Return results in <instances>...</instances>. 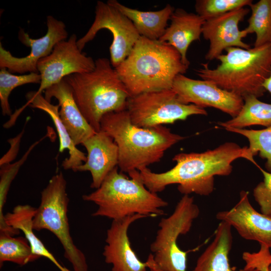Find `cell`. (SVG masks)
Returning a JSON list of instances; mask_svg holds the SVG:
<instances>
[{"label": "cell", "mask_w": 271, "mask_h": 271, "mask_svg": "<svg viewBox=\"0 0 271 271\" xmlns=\"http://www.w3.org/2000/svg\"><path fill=\"white\" fill-rule=\"evenodd\" d=\"M239 158L245 159L258 166L248 147L228 142L202 153L177 154L172 159L176 165L171 169L157 173L147 167L139 171L138 177L154 193L163 191L168 185L178 184V191L184 195L208 196L213 191L214 177L229 175L232 162Z\"/></svg>", "instance_id": "1"}, {"label": "cell", "mask_w": 271, "mask_h": 271, "mask_svg": "<svg viewBox=\"0 0 271 271\" xmlns=\"http://www.w3.org/2000/svg\"><path fill=\"white\" fill-rule=\"evenodd\" d=\"M188 68L171 45L140 36L129 54L115 69L131 97L172 89L175 77L185 73Z\"/></svg>", "instance_id": "2"}, {"label": "cell", "mask_w": 271, "mask_h": 271, "mask_svg": "<svg viewBox=\"0 0 271 271\" xmlns=\"http://www.w3.org/2000/svg\"><path fill=\"white\" fill-rule=\"evenodd\" d=\"M100 127L117 146V167L121 173L139 171L159 162L166 150L185 138L163 125L137 126L131 122L126 109L104 115Z\"/></svg>", "instance_id": "3"}, {"label": "cell", "mask_w": 271, "mask_h": 271, "mask_svg": "<svg viewBox=\"0 0 271 271\" xmlns=\"http://www.w3.org/2000/svg\"><path fill=\"white\" fill-rule=\"evenodd\" d=\"M225 51L216 59L220 62L216 68L202 63L196 74L243 98L263 96V84L271 75V43L249 49L230 47Z\"/></svg>", "instance_id": "4"}, {"label": "cell", "mask_w": 271, "mask_h": 271, "mask_svg": "<svg viewBox=\"0 0 271 271\" xmlns=\"http://www.w3.org/2000/svg\"><path fill=\"white\" fill-rule=\"evenodd\" d=\"M90 72L75 73L64 79L71 87L82 114L96 131L105 114L126 109L129 94L109 59L99 58Z\"/></svg>", "instance_id": "5"}, {"label": "cell", "mask_w": 271, "mask_h": 271, "mask_svg": "<svg viewBox=\"0 0 271 271\" xmlns=\"http://www.w3.org/2000/svg\"><path fill=\"white\" fill-rule=\"evenodd\" d=\"M118 169L114 168L94 191L82 195L84 201L97 206L93 216L117 220L135 214L145 217L165 214L162 208L168 203L145 187L138 177L139 171L128 173L129 179Z\"/></svg>", "instance_id": "6"}, {"label": "cell", "mask_w": 271, "mask_h": 271, "mask_svg": "<svg viewBox=\"0 0 271 271\" xmlns=\"http://www.w3.org/2000/svg\"><path fill=\"white\" fill-rule=\"evenodd\" d=\"M67 182L61 172L53 175L41 192V202L33 218L34 230H48L60 242L64 256L72 264L73 271H88L83 252L74 244L70 235L68 218L69 201Z\"/></svg>", "instance_id": "7"}, {"label": "cell", "mask_w": 271, "mask_h": 271, "mask_svg": "<svg viewBox=\"0 0 271 271\" xmlns=\"http://www.w3.org/2000/svg\"><path fill=\"white\" fill-rule=\"evenodd\" d=\"M199 214L193 197L184 195L173 212L161 219L155 239L150 245L153 254L146 261L151 271H186L188 251L181 249L177 239L190 230Z\"/></svg>", "instance_id": "8"}, {"label": "cell", "mask_w": 271, "mask_h": 271, "mask_svg": "<svg viewBox=\"0 0 271 271\" xmlns=\"http://www.w3.org/2000/svg\"><path fill=\"white\" fill-rule=\"evenodd\" d=\"M126 110L131 122L143 128L173 123L193 115L207 114L204 108L180 102L172 89L147 92L130 97Z\"/></svg>", "instance_id": "9"}, {"label": "cell", "mask_w": 271, "mask_h": 271, "mask_svg": "<svg viewBox=\"0 0 271 271\" xmlns=\"http://www.w3.org/2000/svg\"><path fill=\"white\" fill-rule=\"evenodd\" d=\"M94 22L87 33L77 42L82 51L86 44L92 40L98 31L107 29L112 34L109 47L110 61L113 68L118 66L129 54L140 37L132 22L115 7L97 1Z\"/></svg>", "instance_id": "10"}, {"label": "cell", "mask_w": 271, "mask_h": 271, "mask_svg": "<svg viewBox=\"0 0 271 271\" xmlns=\"http://www.w3.org/2000/svg\"><path fill=\"white\" fill-rule=\"evenodd\" d=\"M77 40L76 34H73L68 40L57 43L49 55L38 61L37 70L41 79L38 89L33 91L35 95L41 94L68 75L94 69L95 61L79 50Z\"/></svg>", "instance_id": "11"}, {"label": "cell", "mask_w": 271, "mask_h": 271, "mask_svg": "<svg viewBox=\"0 0 271 271\" xmlns=\"http://www.w3.org/2000/svg\"><path fill=\"white\" fill-rule=\"evenodd\" d=\"M46 24L47 33L38 39H32L23 29L19 31V41L31 48L30 53L25 57L13 56L10 51L4 49L1 42L0 68H6L12 73H38V61L49 55L57 43L66 40L68 37V32L63 22L52 16H48Z\"/></svg>", "instance_id": "12"}, {"label": "cell", "mask_w": 271, "mask_h": 271, "mask_svg": "<svg viewBox=\"0 0 271 271\" xmlns=\"http://www.w3.org/2000/svg\"><path fill=\"white\" fill-rule=\"evenodd\" d=\"M172 89L183 104H193L202 108L213 107L232 118L238 115L244 103L242 97L210 81L191 79L184 74L175 77Z\"/></svg>", "instance_id": "13"}, {"label": "cell", "mask_w": 271, "mask_h": 271, "mask_svg": "<svg viewBox=\"0 0 271 271\" xmlns=\"http://www.w3.org/2000/svg\"><path fill=\"white\" fill-rule=\"evenodd\" d=\"M249 12L248 9L242 8L205 21L202 34L210 43L206 60L216 59L228 48H250L242 41L248 33L245 29L240 30L238 27Z\"/></svg>", "instance_id": "14"}, {"label": "cell", "mask_w": 271, "mask_h": 271, "mask_svg": "<svg viewBox=\"0 0 271 271\" xmlns=\"http://www.w3.org/2000/svg\"><path fill=\"white\" fill-rule=\"evenodd\" d=\"M216 217L230 224L244 239L271 248V217L255 210L247 191H241L238 202L230 209L218 212Z\"/></svg>", "instance_id": "15"}, {"label": "cell", "mask_w": 271, "mask_h": 271, "mask_svg": "<svg viewBox=\"0 0 271 271\" xmlns=\"http://www.w3.org/2000/svg\"><path fill=\"white\" fill-rule=\"evenodd\" d=\"M144 217L135 214L112 220L106 232V244L102 253L105 262L112 264L111 271H146V262H143L138 258L128 236L129 226Z\"/></svg>", "instance_id": "16"}, {"label": "cell", "mask_w": 271, "mask_h": 271, "mask_svg": "<svg viewBox=\"0 0 271 271\" xmlns=\"http://www.w3.org/2000/svg\"><path fill=\"white\" fill-rule=\"evenodd\" d=\"M87 151L86 161L74 172L89 171L92 176L91 188L97 189L107 175L116 167L118 150L113 139L100 130L82 144Z\"/></svg>", "instance_id": "17"}, {"label": "cell", "mask_w": 271, "mask_h": 271, "mask_svg": "<svg viewBox=\"0 0 271 271\" xmlns=\"http://www.w3.org/2000/svg\"><path fill=\"white\" fill-rule=\"evenodd\" d=\"M44 92L47 101L51 102L53 97L58 100L60 119L76 146L82 145L96 132L80 111L74 99L72 89L64 79Z\"/></svg>", "instance_id": "18"}, {"label": "cell", "mask_w": 271, "mask_h": 271, "mask_svg": "<svg viewBox=\"0 0 271 271\" xmlns=\"http://www.w3.org/2000/svg\"><path fill=\"white\" fill-rule=\"evenodd\" d=\"M26 97L27 100V103L12 114L10 118V122L15 123L18 116L28 106L46 112L51 118L58 134L59 152L62 153L66 149L69 152V157L62 162V166L63 169H71L73 171L76 168L85 162L86 156L76 147L60 119L59 105L52 104L41 94L35 95L33 91L28 92L26 95Z\"/></svg>", "instance_id": "19"}, {"label": "cell", "mask_w": 271, "mask_h": 271, "mask_svg": "<svg viewBox=\"0 0 271 271\" xmlns=\"http://www.w3.org/2000/svg\"><path fill=\"white\" fill-rule=\"evenodd\" d=\"M170 20V26L158 40L175 48L181 55L183 63L189 67L188 48L193 42L200 40L205 20L198 14L182 9L175 10Z\"/></svg>", "instance_id": "20"}, {"label": "cell", "mask_w": 271, "mask_h": 271, "mask_svg": "<svg viewBox=\"0 0 271 271\" xmlns=\"http://www.w3.org/2000/svg\"><path fill=\"white\" fill-rule=\"evenodd\" d=\"M231 228L226 222L219 223L213 240L199 256L192 271H258L245 265L239 270L230 267L229 254L233 242Z\"/></svg>", "instance_id": "21"}, {"label": "cell", "mask_w": 271, "mask_h": 271, "mask_svg": "<svg viewBox=\"0 0 271 271\" xmlns=\"http://www.w3.org/2000/svg\"><path fill=\"white\" fill-rule=\"evenodd\" d=\"M107 3L126 16L141 36L153 40H159L163 35L175 10L169 4L159 11L144 12L127 7L116 0H109Z\"/></svg>", "instance_id": "22"}, {"label": "cell", "mask_w": 271, "mask_h": 271, "mask_svg": "<svg viewBox=\"0 0 271 271\" xmlns=\"http://www.w3.org/2000/svg\"><path fill=\"white\" fill-rule=\"evenodd\" d=\"M36 210V208L29 204L18 205L12 212L5 214V222L8 226L23 232L34 254L48 258L60 271H73L60 264L35 234L33 221Z\"/></svg>", "instance_id": "23"}, {"label": "cell", "mask_w": 271, "mask_h": 271, "mask_svg": "<svg viewBox=\"0 0 271 271\" xmlns=\"http://www.w3.org/2000/svg\"><path fill=\"white\" fill-rule=\"evenodd\" d=\"M243 99L244 103L238 115L229 120L218 122V125L225 129L244 128L254 125L271 126V103L261 101L253 95Z\"/></svg>", "instance_id": "24"}, {"label": "cell", "mask_w": 271, "mask_h": 271, "mask_svg": "<svg viewBox=\"0 0 271 271\" xmlns=\"http://www.w3.org/2000/svg\"><path fill=\"white\" fill-rule=\"evenodd\" d=\"M249 7L251 13L245 30L255 34L254 47L271 43V0H259Z\"/></svg>", "instance_id": "25"}, {"label": "cell", "mask_w": 271, "mask_h": 271, "mask_svg": "<svg viewBox=\"0 0 271 271\" xmlns=\"http://www.w3.org/2000/svg\"><path fill=\"white\" fill-rule=\"evenodd\" d=\"M40 258L34 254L25 237H15L6 233H0V265L6 261L24 265Z\"/></svg>", "instance_id": "26"}, {"label": "cell", "mask_w": 271, "mask_h": 271, "mask_svg": "<svg viewBox=\"0 0 271 271\" xmlns=\"http://www.w3.org/2000/svg\"><path fill=\"white\" fill-rule=\"evenodd\" d=\"M240 134L247 139L249 153L254 157L257 154L266 160L265 168L271 172V126L262 129L227 128L225 129Z\"/></svg>", "instance_id": "27"}, {"label": "cell", "mask_w": 271, "mask_h": 271, "mask_svg": "<svg viewBox=\"0 0 271 271\" xmlns=\"http://www.w3.org/2000/svg\"><path fill=\"white\" fill-rule=\"evenodd\" d=\"M41 75L39 73L16 75L6 68L0 70V102L3 115H12V109L9 98L12 91L16 87L30 83H40Z\"/></svg>", "instance_id": "28"}, {"label": "cell", "mask_w": 271, "mask_h": 271, "mask_svg": "<svg viewBox=\"0 0 271 271\" xmlns=\"http://www.w3.org/2000/svg\"><path fill=\"white\" fill-rule=\"evenodd\" d=\"M251 0H197L195 4L196 14L205 21L231 11L250 6Z\"/></svg>", "instance_id": "29"}, {"label": "cell", "mask_w": 271, "mask_h": 271, "mask_svg": "<svg viewBox=\"0 0 271 271\" xmlns=\"http://www.w3.org/2000/svg\"><path fill=\"white\" fill-rule=\"evenodd\" d=\"M48 137V134L34 143L25 152L23 157L14 163H9L1 167L0 180V222L4 221L5 214L3 213L4 205L6 201L7 196L12 182L16 176L21 167L33 149Z\"/></svg>", "instance_id": "30"}, {"label": "cell", "mask_w": 271, "mask_h": 271, "mask_svg": "<svg viewBox=\"0 0 271 271\" xmlns=\"http://www.w3.org/2000/svg\"><path fill=\"white\" fill-rule=\"evenodd\" d=\"M263 179L253 190L255 201L258 203L261 213L271 217V172L265 171L259 166Z\"/></svg>", "instance_id": "31"}, {"label": "cell", "mask_w": 271, "mask_h": 271, "mask_svg": "<svg viewBox=\"0 0 271 271\" xmlns=\"http://www.w3.org/2000/svg\"><path fill=\"white\" fill-rule=\"evenodd\" d=\"M242 258L246 262V266L252 267L258 271H268L271 264L269 248L264 245H260L259 250L256 253L244 252Z\"/></svg>", "instance_id": "32"}, {"label": "cell", "mask_w": 271, "mask_h": 271, "mask_svg": "<svg viewBox=\"0 0 271 271\" xmlns=\"http://www.w3.org/2000/svg\"><path fill=\"white\" fill-rule=\"evenodd\" d=\"M24 132V128L16 137L8 140L11 147L8 152L1 159L0 166L10 163L17 156L19 152L21 138Z\"/></svg>", "instance_id": "33"}, {"label": "cell", "mask_w": 271, "mask_h": 271, "mask_svg": "<svg viewBox=\"0 0 271 271\" xmlns=\"http://www.w3.org/2000/svg\"><path fill=\"white\" fill-rule=\"evenodd\" d=\"M263 86L266 91L271 93V75L264 82Z\"/></svg>", "instance_id": "34"}, {"label": "cell", "mask_w": 271, "mask_h": 271, "mask_svg": "<svg viewBox=\"0 0 271 271\" xmlns=\"http://www.w3.org/2000/svg\"><path fill=\"white\" fill-rule=\"evenodd\" d=\"M268 271H271V264H270L269 267H268Z\"/></svg>", "instance_id": "35"}]
</instances>
